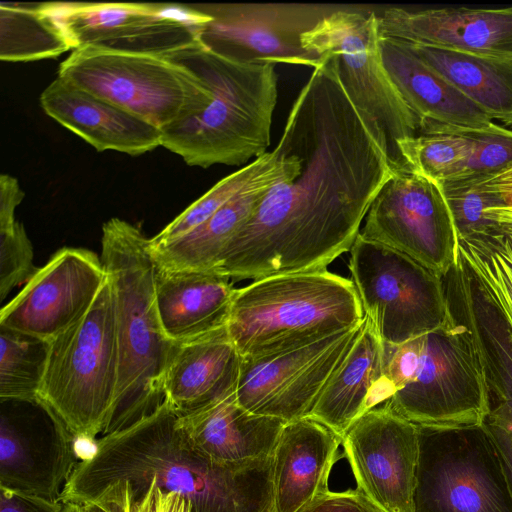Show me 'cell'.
<instances>
[{
    "mask_svg": "<svg viewBox=\"0 0 512 512\" xmlns=\"http://www.w3.org/2000/svg\"><path fill=\"white\" fill-rule=\"evenodd\" d=\"M298 167L275 183L221 252L213 273L244 280L326 269L350 251L397 171L378 126L326 56L299 92L280 137Z\"/></svg>",
    "mask_w": 512,
    "mask_h": 512,
    "instance_id": "6da1fadb",
    "label": "cell"
},
{
    "mask_svg": "<svg viewBox=\"0 0 512 512\" xmlns=\"http://www.w3.org/2000/svg\"><path fill=\"white\" fill-rule=\"evenodd\" d=\"M117 482L134 492L155 483L187 498L191 512H275L273 455L231 463L209 459L188 440L165 400L151 414L96 439L60 502L79 504Z\"/></svg>",
    "mask_w": 512,
    "mask_h": 512,
    "instance_id": "7a4b0ae2",
    "label": "cell"
},
{
    "mask_svg": "<svg viewBox=\"0 0 512 512\" xmlns=\"http://www.w3.org/2000/svg\"><path fill=\"white\" fill-rule=\"evenodd\" d=\"M100 257L114 291L119 357L106 435L151 414L164 402L165 374L178 344L165 335L158 315L150 238L135 225L111 218L102 226Z\"/></svg>",
    "mask_w": 512,
    "mask_h": 512,
    "instance_id": "3957f363",
    "label": "cell"
},
{
    "mask_svg": "<svg viewBox=\"0 0 512 512\" xmlns=\"http://www.w3.org/2000/svg\"><path fill=\"white\" fill-rule=\"evenodd\" d=\"M165 57L200 77L211 99L197 114L163 129L161 146L202 168L240 166L267 152L278 98L275 65L236 63L201 43Z\"/></svg>",
    "mask_w": 512,
    "mask_h": 512,
    "instance_id": "277c9868",
    "label": "cell"
},
{
    "mask_svg": "<svg viewBox=\"0 0 512 512\" xmlns=\"http://www.w3.org/2000/svg\"><path fill=\"white\" fill-rule=\"evenodd\" d=\"M364 318L352 280L320 269L236 289L226 329L241 357L264 358L358 327Z\"/></svg>",
    "mask_w": 512,
    "mask_h": 512,
    "instance_id": "5b68a950",
    "label": "cell"
},
{
    "mask_svg": "<svg viewBox=\"0 0 512 512\" xmlns=\"http://www.w3.org/2000/svg\"><path fill=\"white\" fill-rule=\"evenodd\" d=\"M118 364L115 297L107 275L90 310L50 340L38 395L75 436L78 447L83 444L90 451L109 424Z\"/></svg>",
    "mask_w": 512,
    "mask_h": 512,
    "instance_id": "8992f818",
    "label": "cell"
},
{
    "mask_svg": "<svg viewBox=\"0 0 512 512\" xmlns=\"http://www.w3.org/2000/svg\"><path fill=\"white\" fill-rule=\"evenodd\" d=\"M58 77L161 131L200 112L211 92L194 72L167 57L79 47Z\"/></svg>",
    "mask_w": 512,
    "mask_h": 512,
    "instance_id": "52a82bcc",
    "label": "cell"
},
{
    "mask_svg": "<svg viewBox=\"0 0 512 512\" xmlns=\"http://www.w3.org/2000/svg\"><path fill=\"white\" fill-rule=\"evenodd\" d=\"M415 344L406 384L385 404L417 426L483 424L488 391L469 329L450 309L445 322L416 337Z\"/></svg>",
    "mask_w": 512,
    "mask_h": 512,
    "instance_id": "ba28073f",
    "label": "cell"
},
{
    "mask_svg": "<svg viewBox=\"0 0 512 512\" xmlns=\"http://www.w3.org/2000/svg\"><path fill=\"white\" fill-rule=\"evenodd\" d=\"M414 512H512L499 451L484 424L418 426Z\"/></svg>",
    "mask_w": 512,
    "mask_h": 512,
    "instance_id": "9c48e42d",
    "label": "cell"
},
{
    "mask_svg": "<svg viewBox=\"0 0 512 512\" xmlns=\"http://www.w3.org/2000/svg\"><path fill=\"white\" fill-rule=\"evenodd\" d=\"M377 13L347 6L302 35L305 49L334 58L340 81L359 110L384 136L396 170L407 168L399 139L417 135L415 122L393 85L381 57Z\"/></svg>",
    "mask_w": 512,
    "mask_h": 512,
    "instance_id": "30bf717a",
    "label": "cell"
},
{
    "mask_svg": "<svg viewBox=\"0 0 512 512\" xmlns=\"http://www.w3.org/2000/svg\"><path fill=\"white\" fill-rule=\"evenodd\" d=\"M349 270L364 316L385 343L428 333L450 313L443 277L359 234L350 249Z\"/></svg>",
    "mask_w": 512,
    "mask_h": 512,
    "instance_id": "8fae6325",
    "label": "cell"
},
{
    "mask_svg": "<svg viewBox=\"0 0 512 512\" xmlns=\"http://www.w3.org/2000/svg\"><path fill=\"white\" fill-rule=\"evenodd\" d=\"M72 49L92 46L117 52L167 56L200 43L212 20L195 4L42 3Z\"/></svg>",
    "mask_w": 512,
    "mask_h": 512,
    "instance_id": "7c38bea8",
    "label": "cell"
},
{
    "mask_svg": "<svg viewBox=\"0 0 512 512\" xmlns=\"http://www.w3.org/2000/svg\"><path fill=\"white\" fill-rule=\"evenodd\" d=\"M212 20L199 41L209 51L240 64H292L313 69L324 59L303 47L301 37L347 5L316 3L195 4Z\"/></svg>",
    "mask_w": 512,
    "mask_h": 512,
    "instance_id": "4fadbf2b",
    "label": "cell"
},
{
    "mask_svg": "<svg viewBox=\"0 0 512 512\" xmlns=\"http://www.w3.org/2000/svg\"><path fill=\"white\" fill-rule=\"evenodd\" d=\"M359 235L397 250L444 277L458 258V236L439 183L410 168L382 186Z\"/></svg>",
    "mask_w": 512,
    "mask_h": 512,
    "instance_id": "5bb4252c",
    "label": "cell"
},
{
    "mask_svg": "<svg viewBox=\"0 0 512 512\" xmlns=\"http://www.w3.org/2000/svg\"><path fill=\"white\" fill-rule=\"evenodd\" d=\"M78 441L37 400H1L0 487L59 501L79 463Z\"/></svg>",
    "mask_w": 512,
    "mask_h": 512,
    "instance_id": "9a60e30c",
    "label": "cell"
},
{
    "mask_svg": "<svg viewBox=\"0 0 512 512\" xmlns=\"http://www.w3.org/2000/svg\"><path fill=\"white\" fill-rule=\"evenodd\" d=\"M361 325L297 350L264 358L242 357L235 393L238 404L286 422L310 416Z\"/></svg>",
    "mask_w": 512,
    "mask_h": 512,
    "instance_id": "2e32d148",
    "label": "cell"
},
{
    "mask_svg": "<svg viewBox=\"0 0 512 512\" xmlns=\"http://www.w3.org/2000/svg\"><path fill=\"white\" fill-rule=\"evenodd\" d=\"M342 447L361 491L383 512H414L418 426L385 403L358 418Z\"/></svg>",
    "mask_w": 512,
    "mask_h": 512,
    "instance_id": "e0dca14e",
    "label": "cell"
},
{
    "mask_svg": "<svg viewBox=\"0 0 512 512\" xmlns=\"http://www.w3.org/2000/svg\"><path fill=\"white\" fill-rule=\"evenodd\" d=\"M106 279L93 251L61 248L1 308L0 326L50 341L90 310Z\"/></svg>",
    "mask_w": 512,
    "mask_h": 512,
    "instance_id": "ac0fdd59",
    "label": "cell"
},
{
    "mask_svg": "<svg viewBox=\"0 0 512 512\" xmlns=\"http://www.w3.org/2000/svg\"><path fill=\"white\" fill-rule=\"evenodd\" d=\"M377 19L384 38L512 61V7H391Z\"/></svg>",
    "mask_w": 512,
    "mask_h": 512,
    "instance_id": "d6986e66",
    "label": "cell"
},
{
    "mask_svg": "<svg viewBox=\"0 0 512 512\" xmlns=\"http://www.w3.org/2000/svg\"><path fill=\"white\" fill-rule=\"evenodd\" d=\"M40 105L48 116L99 152L138 156L162 144L159 128L58 76L41 93Z\"/></svg>",
    "mask_w": 512,
    "mask_h": 512,
    "instance_id": "ffe728a7",
    "label": "cell"
},
{
    "mask_svg": "<svg viewBox=\"0 0 512 512\" xmlns=\"http://www.w3.org/2000/svg\"><path fill=\"white\" fill-rule=\"evenodd\" d=\"M384 67L411 114L417 135L434 125L486 128L493 121L475 103L422 61L407 43L381 37Z\"/></svg>",
    "mask_w": 512,
    "mask_h": 512,
    "instance_id": "44dd1931",
    "label": "cell"
},
{
    "mask_svg": "<svg viewBox=\"0 0 512 512\" xmlns=\"http://www.w3.org/2000/svg\"><path fill=\"white\" fill-rule=\"evenodd\" d=\"M154 289L162 329L172 342H193L226 329L236 291L229 277L155 265Z\"/></svg>",
    "mask_w": 512,
    "mask_h": 512,
    "instance_id": "7402d4cb",
    "label": "cell"
},
{
    "mask_svg": "<svg viewBox=\"0 0 512 512\" xmlns=\"http://www.w3.org/2000/svg\"><path fill=\"white\" fill-rule=\"evenodd\" d=\"M342 436L311 416L287 422L273 453L275 512H299L329 490Z\"/></svg>",
    "mask_w": 512,
    "mask_h": 512,
    "instance_id": "603a6c76",
    "label": "cell"
},
{
    "mask_svg": "<svg viewBox=\"0 0 512 512\" xmlns=\"http://www.w3.org/2000/svg\"><path fill=\"white\" fill-rule=\"evenodd\" d=\"M392 395L384 372L383 341L365 317L310 416L343 436L358 418L387 402Z\"/></svg>",
    "mask_w": 512,
    "mask_h": 512,
    "instance_id": "cb8c5ba5",
    "label": "cell"
},
{
    "mask_svg": "<svg viewBox=\"0 0 512 512\" xmlns=\"http://www.w3.org/2000/svg\"><path fill=\"white\" fill-rule=\"evenodd\" d=\"M241 359L227 329L178 344L165 374V401L177 415L224 401L236 393Z\"/></svg>",
    "mask_w": 512,
    "mask_h": 512,
    "instance_id": "d4e9b609",
    "label": "cell"
},
{
    "mask_svg": "<svg viewBox=\"0 0 512 512\" xmlns=\"http://www.w3.org/2000/svg\"><path fill=\"white\" fill-rule=\"evenodd\" d=\"M177 416L195 449L221 463L272 456L287 423L247 411L238 404L235 394L215 405Z\"/></svg>",
    "mask_w": 512,
    "mask_h": 512,
    "instance_id": "484cf974",
    "label": "cell"
},
{
    "mask_svg": "<svg viewBox=\"0 0 512 512\" xmlns=\"http://www.w3.org/2000/svg\"><path fill=\"white\" fill-rule=\"evenodd\" d=\"M274 184L263 183L243 190L184 236L157 246L150 243L155 265L167 270L211 272L225 246Z\"/></svg>",
    "mask_w": 512,
    "mask_h": 512,
    "instance_id": "4316f807",
    "label": "cell"
},
{
    "mask_svg": "<svg viewBox=\"0 0 512 512\" xmlns=\"http://www.w3.org/2000/svg\"><path fill=\"white\" fill-rule=\"evenodd\" d=\"M405 43L488 117L512 126V61Z\"/></svg>",
    "mask_w": 512,
    "mask_h": 512,
    "instance_id": "83f0119b",
    "label": "cell"
},
{
    "mask_svg": "<svg viewBox=\"0 0 512 512\" xmlns=\"http://www.w3.org/2000/svg\"><path fill=\"white\" fill-rule=\"evenodd\" d=\"M72 49L66 35L41 4L1 2L0 59L28 62L56 58Z\"/></svg>",
    "mask_w": 512,
    "mask_h": 512,
    "instance_id": "f1b7e54d",
    "label": "cell"
},
{
    "mask_svg": "<svg viewBox=\"0 0 512 512\" xmlns=\"http://www.w3.org/2000/svg\"><path fill=\"white\" fill-rule=\"evenodd\" d=\"M458 253L512 336V234L499 229L458 239Z\"/></svg>",
    "mask_w": 512,
    "mask_h": 512,
    "instance_id": "f546056e",
    "label": "cell"
},
{
    "mask_svg": "<svg viewBox=\"0 0 512 512\" xmlns=\"http://www.w3.org/2000/svg\"><path fill=\"white\" fill-rule=\"evenodd\" d=\"M404 165L439 184L458 179L471 155L470 141L454 127L434 125L424 134L399 139Z\"/></svg>",
    "mask_w": 512,
    "mask_h": 512,
    "instance_id": "4dcf8cb0",
    "label": "cell"
},
{
    "mask_svg": "<svg viewBox=\"0 0 512 512\" xmlns=\"http://www.w3.org/2000/svg\"><path fill=\"white\" fill-rule=\"evenodd\" d=\"M0 400H37L50 341L0 326Z\"/></svg>",
    "mask_w": 512,
    "mask_h": 512,
    "instance_id": "1f68e13d",
    "label": "cell"
},
{
    "mask_svg": "<svg viewBox=\"0 0 512 512\" xmlns=\"http://www.w3.org/2000/svg\"><path fill=\"white\" fill-rule=\"evenodd\" d=\"M459 238L486 234L499 229V224L486 212L497 206L483 179H462L440 184Z\"/></svg>",
    "mask_w": 512,
    "mask_h": 512,
    "instance_id": "d6a6232c",
    "label": "cell"
},
{
    "mask_svg": "<svg viewBox=\"0 0 512 512\" xmlns=\"http://www.w3.org/2000/svg\"><path fill=\"white\" fill-rule=\"evenodd\" d=\"M454 128L472 145L466 167L456 180L487 179L512 165V130L494 122L486 128Z\"/></svg>",
    "mask_w": 512,
    "mask_h": 512,
    "instance_id": "836d02e7",
    "label": "cell"
},
{
    "mask_svg": "<svg viewBox=\"0 0 512 512\" xmlns=\"http://www.w3.org/2000/svg\"><path fill=\"white\" fill-rule=\"evenodd\" d=\"M84 502L99 503L109 512H191L187 498L155 483L134 492L127 482H117L91 493L79 504Z\"/></svg>",
    "mask_w": 512,
    "mask_h": 512,
    "instance_id": "e575fe53",
    "label": "cell"
},
{
    "mask_svg": "<svg viewBox=\"0 0 512 512\" xmlns=\"http://www.w3.org/2000/svg\"><path fill=\"white\" fill-rule=\"evenodd\" d=\"M32 243L23 224L0 227V301L17 285L27 282L37 271Z\"/></svg>",
    "mask_w": 512,
    "mask_h": 512,
    "instance_id": "d590c367",
    "label": "cell"
},
{
    "mask_svg": "<svg viewBox=\"0 0 512 512\" xmlns=\"http://www.w3.org/2000/svg\"><path fill=\"white\" fill-rule=\"evenodd\" d=\"M299 512H383L372 503L361 491L349 489L345 491L328 490Z\"/></svg>",
    "mask_w": 512,
    "mask_h": 512,
    "instance_id": "8d00e7d4",
    "label": "cell"
},
{
    "mask_svg": "<svg viewBox=\"0 0 512 512\" xmlns=\"http://www.w3.org/2000/svg\"><path fill=\"white\" fill-rule=\"evenodd\" d=\"M63 503L0 487V512H62Z\"/></svg>",
    "mask_w": 512,
    "mask_h": 512,
    "instance_id": "74e56055",
    "label": "cell"
},
{
    "mask_svg": "<svg viewBox=\"0 0 512 512\" xmlns=\"http://www.w3.org/2000/svg\"><path fill=\"white\" fill-rule=\"evenodd\" d=\"M25 197L18 180L8 174L0 175V227L14 224L16 208Z\"/></svg>",
    "mask_w": 512,
    "mask_h": 512,
    "instance_id": "f35d334b",
    "label": "cell"
},
{
    "mask_svg": "<svg viewBox=\"0 0 512 512\" xmlns=\"http://www.w3.org/2000/svg\"><path fill=\"white\" fill-rule=\"evenodd\" d=\"M483 424L492 436L499 451L512 497V429H505L488 422Z\"/></svg>",
    "mask_w": 512,
    "mask_h": 512,
    "instance_id": "ab89813d",
    "label": "cell"
},
{
    "mask_svg": "<svg viewBox=\"0 0 512 512\" xmlns=\"http://www.w3.org/2000/svg\"><path fill=\"white\" fill-rule=\"evenodd\" d=\"M483 180L485 187L496 200L497 206L495 208L512 207V165Z\"/></svg>",
    "mask_w": 512,
    "mask_h": 512,
    "instance_id": "60d3db41",
    "label": "cell"
},
{
    "mask_svg": "<svg viewBox=\"0 0 512 512\" xmlns=\"http://www.w3.org/2000/svg\"><path fill=\"white\" fill-rule=\"evenodd\" d=\"M486 214L499 224L501 230L512 234V207L492 208Z\"/></svg>",
    "mask_w": 512,
    "mask_h": 512,
    "instance_id": "b9f144b4",
    "label": "cell"
},
{
    "mask_svg": "<svg viewBox=\"0 0 512 512\" xmlns=\"http://www.w3.org/2000/svg\"><path fill=\"white\" fill-rule=\"evenodd\" d=\"M81 512H109L101 504L96 502H84L78 505Z\"/></svg>",
    "mask_w": 512,
    "mask_h": 512,
    "instance_id": "7bdbcfd3",
    "label": "cell"
},
{
    "mask_svg": "<svg viewBox=\"0 0 512 512\" xmlns=\"http://www.w3.org/2000/svg\"><path fill=\"white\" fill-rule=\"evenodd\" d=\"M62 512H81L77 504L74 503H63Z\"/></svg>",
    "mask_w": 512,
    "mask_h": 512,
    "instance_id": "ee69618b",
    "label": "cell"
}]
</instances>
